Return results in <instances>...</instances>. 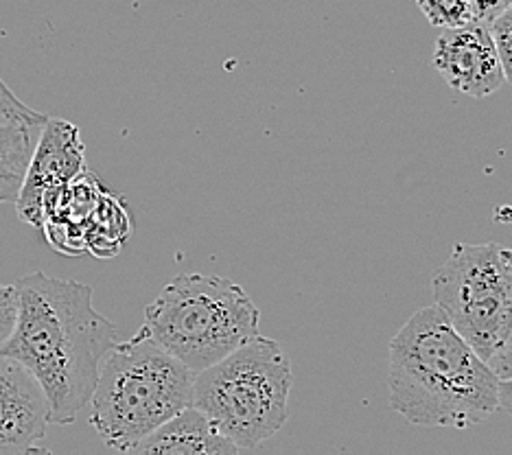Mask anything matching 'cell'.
I'll return each mask as SVG.
<instances>
[{
	"instance_id": "6da1fadb",
	"label": "cell",
	"mask_w": 512,
	"mask_h": 455,
	"mask_svg": "<svg viewBox=\"0 0 512 455\" xmlns=\"http://www.w3.org/2000/svg\"><path fill=\"white\" fill-rule=\"evenodd\" d=\"M16 289L18 318L0 355L38 381L51 425H71L90 403L119 329L92 305L90 285L31 272L16 280Z\"/></svg>"
},
{
	"instance_id": "7a4b0ae2",
	"label": "cell",
	"mask_w": 512,
	"mask_h": 455,
	"mask_svg": "<svg viewBox=\"0 0 512 455\" xmlns=\"http://www.w3.org/2000/svg\"><path fill=\"white\" fill-rule=\"evenodd\" d=\"M390 407L421 427L467 429L499 410V377L436 305L390 342Z\"/></svg>"
},
{
	"instance_id": "3957f363",
	"label": "cell",
	"mask_w": 512,
	"mask_h": 455,
	"mask_svg": "<svg viewBox=\"0 0 512 455\" xmlns=\"http://www.w3.org/2000/svg\"><path fill=\"white\" fill-rule=\"evenodd\" d=\"M195 372L162 348L145 326L116 342L101 361L90 399V425L114 451L132 453L138 442L191 405Z\"/></svg>"
},
{
	"instance_id": "277c9868",
	"label": "cell",
	"mask_w": 512,
	"mask_h": 455,
	"mask_svg": "<svg viewBox=\"0 0 512 455\" xmlns=\"http://www.w3.org/2000/svg\"><path fill=\"white\" fill-rule=\"evenodd\" d=\"M143 326L197 375L261 335V311L235 280L180 274L145 309Z\"/></svg>"
},
{
	"instance_id": "5b68a950",
	"label": "cell",
	"mask_w": 512,
	"mask_h": 455,
	"mask_svg": "<svg viewBox=\"0 0 512 455\" xmlns=\"http://www.w3.org/2000/svg\"><path fill=\"white\" fill-rule=\"evenodd\" d=\"M289 392L292 361L281 344L256 335L197 372L191 405L241 451L256 449L281 431L289 418Z\"/></svg>"
},
{
	"instance_id": "8992f818",
	"label": "cell",
	"mask_w": 512,
	"mask_h": 455,
	"mask_svg": "<svg viewBox=\"0 0 512 455\" xmlns=\"http://www.w3.org/2000/svg\"><path fill=\"white\" fill-rule=\"evenodd\" d=\"M434 305L482 359L512 331V250L499 243H456L432 276Z\"/></svg>"
},
{
	"instance_id": "52a82bcc",
	"label": "cell",
	"mask_w": 512,
	"mask_h": 455,
	"mask_svg": "<svg viewBox=\"0 0 512 455\" xmlns=\"http://www.w3.org/2000/svg\"><path fill=\"white\" fill-rule=\"evenodd\" d=\"M86 151L79 127L64 119H46L40 140L33 151L25 182L16 197L18 217L33 228L44 226V193L73 182L86 167Z\"/></svg>"
},
{
	"instance_id": "ba28073f",
	"label": "cell",
	"mask_w": 512,
	"mask_h": 455,
	"mask_svg": "<svg viewBox=\"0 0 512 455\" xmlns=\"http://www.w3.org/2000/svg\"><path fill=\"white\" fill-rule=\"evenodd\" d=\"M434 66L449 88L475 99L493 95L504 84L493 35L480 20L445 29L436 42Z\"/></svg>"
},
{
	"instance_id": "9c48e42d",
	"label": "cell",
	"mask_w": 512,
	"mask_h": 455,
	"mask_svg": "<svg viewBox=\"0 0 512 455\" xmlns=\"http://www.w3.org/2000/svg\"><path fill=\"white\" fill-rule=\"evenodd\" d=\"M51 425L49 403L38 381L16 359L0 355V455L42 453Z\"/></svg>"
},
{
	"instance_id": "30bf717a",
	"label": "cell",
	"mask_w": 512,
	"mask_h": 455,
	"mask_svg": "<svg viewBox=\"0 0 512 455\" xmlns=\"http://www.w3.org/2000/svg\"><path fill=\"white\" fill-rule=\"evenodd\" d=\"M239 449L197 407H184L167 423L138 442L132 453L141 455H235Z\"/></svg>"
},
{
	"instance_id": "8fae6325",
	"label": "cell",
	"mask_w": 512,
	"mask_h": 455,
	"mask_svg": "<svg viewBox=\"0 0 512 455\" xmlns=\"http://www.w3.org/2000/svg\"><path fill=\"white\" fill-rule=\"evenodd\" d=\"M416 5L429 25L440 29H456L475 20L471 0H416Z\"/></svg>"
},
{
	"instance_id": "7c38bea8",
	"label": "cell",
	"mask_w": 512,
	"mask_h": 455,
	"mask_svg": "<svg viewBox=\"0 0 512 455\" xmlns=\"http://www.w3.org/2000/svg\"><path fill=\"white\" fill-rule=\"evenodd\" d=\"M488 31L493 35L499 64H502L504 81L512 84V3L502 11V14L488 22Z\"/></svg>"
},
{
	"instance_id": "4fadbf2b",
	"label": "cell",
	"mask_w": 512,
	"mask_h": 455,
	"mask_svg": "<svg viewBox=\"0 0 512 455\" xmlns=\"http://www.w3.org/2000/svg\"><path fill=\"white\" fill-rule=\"evenodd\" d=\"M18 318V289L14 285L0 283V346H3L11 331L16 326Z\"/></svg>"
},
{
	"instance_id": "5bb4252c",
	"label": "cell",
	"mask_w": 512,
	"mask_h": 455,
	"mask_svg": "<svg viewBox=\"0 0 512 455\" xmlns=\"http://www.w3.org/2000/svg\"><path fill=\"white\" fill-rule=\"evenodd\" d=\"M488 366L493 368V372L499 379L512 377V331L508 335V340L504 342V346L499 348L491 359H488Z\"/></svg>"
},
{
	"instance_id": "9a60e30c",
	"label": "cell",
	"mask_w": 512,
	"mask_h": 455,
	"mask_svg": "<svg viewBox=\"0 0 512 455\" xmlns=\"http://www.w3.org/2000/svg\"><path fill=\"white\" fill-rule=\"evenodd\" d=\"M512 3V0H471L473 7V18L480 22H491L495 16L502 14V11Z\"/></svg>"
},
{
	"instance_id": "2e32d148",
	"label": "cell",
	"mask_w": 512,
	"mask_h": 455,
	"mask_svg": "<svg viewBox=\"0 0 512 455\" xmlns=\"http://www.w3.org/2000/svg\"><path fill=\"white\" fill-rule=\"evenodd\" d=\"M499 410L512 418V377L499 379Z\"/></svg>"
},
{
	"instance_id": "e0dca14e",
	"label": "cell",
	"mask_w": 512,
	"mask_h": 455,
	"mask_svg": "<svg viewBox=\"0 0 512 455\" xmlns=\"http://www.w3.org/2000/svg\"><path fill=\"white\" fill-rule=\"evenodd\" d=\"M16 95L14 92H11V88L5 84L3 81V77H0V103H5V101H9V99H14Z\"/></svg>"
}]
</instances>
